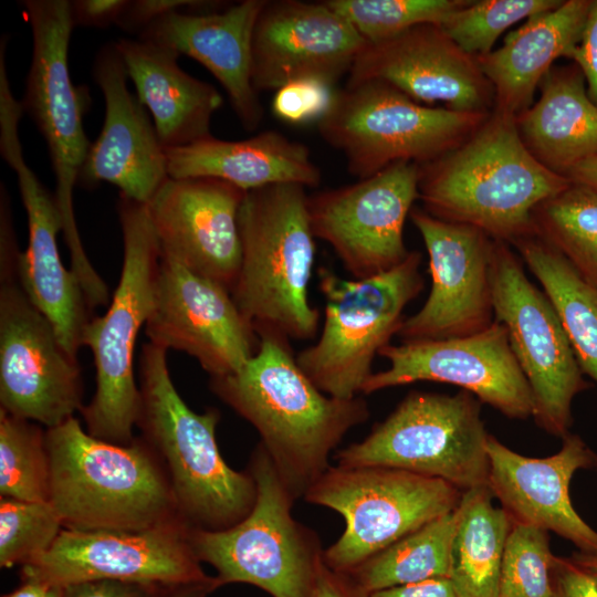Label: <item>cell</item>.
<instances>
[{
  "label": "cell",
  "instance_id": "1",
  "mask_svg": "<svg viewBox=\"0 0 597 597\" xmlns=\"http://www.w3.org/2000/svg\"><path fill=\"white\" fill-rule=\"evenodd\" d=\"M254 355L237 371L210 377V389L261 437L260 443L295 499L328 470L329 454L370 416L360 397L321 391L296 363L290 338L258 334Z\"/></svg>",
  "mask_w": 597,
  "mask_h": 597
},
{
  "label": "cell",
  "instance_id": "2",
  "mask_svg": "<svg viewBox=\"0 0 597 597\" xmlns=\"http://www.w3.org/2000/svg\"><path fill=\"white\" fill-rule=\"evenodd\" d=\"M570 182L531 155L515 116L493 109L459 146L419 166L418 189L430 216L511 245L534 233V208Z\"/></svg>",
  "mask_w": 597,
  "mask_h": 597
},
{
  "label": "cell",
  "instance_id": "3",
  "mask_svg": "<svg viewBox=\"0 0 597 597\" xmlns=\"http://www.w3.org/2000/svg\"><path fill=\"white\" fill-rule=\"evenodd\" d=\"M140 438L157 454L167 473L180 517L191 527L222 531L253 509L258 488L247 470L230 468L222 458L216 429L220 412H196L177 391L167 350L142 346L138 360Z\"/></svg>",
  "mask_w": 597,
  "mask_h": 597
},
{
  "label": "cell",
  "instance_id": "4",
  "mask_svg": "<svg viewBox=\"0 0 597 597\" xmlns=\"http://www.w3.org/2000/svg\"><path fill=\"white\" fill-rule=\"evenodd\" d=\"M49 502L64 528L143 531L181 519L167 473L140 438L97 439L72 417L45 430Z\"/></svg>",
  "mask_w": 597,
  "mask_h": 597
},
{
  "label": "cell",
  "instance_id": "5",
  "mask_svg": "<svg viewBox=\"0 0 597 597\" xmlns=\"http://www.w3.org/2000/svg\"><path fill=\"white\" fill-rule=\"evenodd\" d=\"M305 189L276 184L248 190L242 201L241 265L231 295L256 335L311 339L317 333L321 313L308 298L316 247Z\"/></svg>",
  "mask_w": 597,
  "mask_h": 597
},
{
  "label": "cell",
  "instance_id": "6",
  "mask_svg": "<svg viewBox=\"0 0 597 597\" xmlns=\"http://www.w3.org/2000/svg\"><path fill=\"white\" fill-rule=\"evenodd\" d=\"M117 213L124 248L122 271L107 311L93 316L82 335V346L93 355L96 390L80 412L91 436L129 444L139 410L134 353L153 308L160 248L147 203L119 195Z\"/></svg>",
  "mask_w": 597,
  "mask_h": 597
},
{
  "label": "cell",
  "instance_id": "7",
  "mask_svg": "<svg viewBox=\"0 0 597 597\" xmlns=\"http://www.w3.org/2000/svg\"><path fill=\"white\" fill-rule=\"evenodd\" d=\"M248 471L258 488L252 511L227 530L191 528L198 559L217 570L221 586L243 583L272 597H314L324 552L316 534L293 517L295 498L261 443Z\"/></svg>",
  "mask_w": 597,
  "mask_h": 597
},
{
  "label": "cell",
  "instance_id": "8",
  "mask_svg": "<svg viewBox=\"0 0 597 597\" xmlns=\"http://www.w3.org/2000/svg\"><path fill=\"white\" fill-rule=\"evenodd\" d=\"M421 260L419 251H410L394 269L360 280L318 269L325 300L323 329L317 342L295 358L321 391L341 399L362 394L375 356L397 335L404 310L425 287Z\"/></svg>",
  "mask_w": 597,
  "mask_h": 597
},
{
  "label": "cell",
  "instance_id": "9",
  "mask_svg": "<svg viewBox=\"0 0 597 597\" xmlns=\"http://www.w3.org/2000/svg\"><path fill=\"white\" fill-rule=\"evenodd\" d=\"M490 114L422 105L389 84L366 81L335 91L317 129L343 153L348 172L364 179L396 163L420 166L437 159Z\"/></svg>",
  "mask_w": 597,
  "mask_h": 597
},
{
  "label": "cell",
  "instance_id": "10",
  "mask_svg": "<svg viewBox=\"0 0 597 597\" xmlns=\"http://www.w3.org/2000/svg\"><path fill=\"white\" fill-rule=\"evenodd\" d=\"M21 6L31 28L32 55L20 103L49 150L71 270L84 289L92 290L102 277L85 253L73 207V190L92 143L83 126L81 93L73 85L69 70L74 28L70 0H23Z\"/></svg>",
  "mask_w": 597,
  "mask_h": 597
},
{
  "label": "cell",
  "instance_id": "11",
  "mask_svg": "<svg viewBox=\"0 0 597 597\" xmlns=\"http://www.w3.org/2000/svg\"><path fill=\"white\" fill-rule=\"evenodd\" d=\"M481 401L454 395L410 391L370 433L336 453L337 465H379L443 480L460 491L488 485L489 433Z\"/></svg>",
  "mask_w": 597,
  "mask_h": 597
},
{
  "label": "cell",
  "instance_id": "12",
  "mask_svg": "<svg viewBox=\"0 0 597 597\" xmlns=\"http://www.w3.org/2000/svg\"><path fill=\"white\" fill-rule=\"evenodd\" d=\"M462 491L454 485L400 469L329 467L304 500L339 513L345 530L323 552L325 564L348 574L427 523L454 511Z\"/></svg>",
  "mask_w": 597,
  "mask_h": 597
},
{
  "label": "cell",
  "instance_id": "13",
  "mask_svg": "<svg viewBox=\"0 0 597 597\" xmlns=\"http://www.w3.org/2000/svg\"><path fill=\"white\" fill-rule=\"evenodd\" d=\"M19 254L0 249V409L48 429L81 411L83 381L77 359L22 289Z\"/></svg>",
  "mask_w": 597,
  "mask_h": 597
},
{
  "label": "cell",
  "instance_id": "14",
  "mask_svg": "<svg viewBox=\"0 0 597 597\" xmlns=\"http://www.w3.org/2000/svg\"><path fill=\"white\" fill-rule=\"evenodd\" d=\"M494 317L505 325L511 349L528 383L533 418L549 434L565 437L573 425L574 398L590 387L559 317L527 277L509 243L494 240L492 256Z\"/></svg>",
  "mask_w": 597,
  "mask_h": 597
},
{
  "label": "cell",
  "instance_id": "15",
  "mask_svg": "<svg viewBox=\"0 0 597 597\" xmlns=\"http://www.w3.org/2000/svg\"><path fill=\"white\" fill-rule=\"evenodd\" d=\"M182 520L143 531L63 528L52 546L21 566L22 580L49 587L115 579L163 587L208 578Z\"/></svg>",
  "mask_w": 597,
  "mask_h": 597
},
{
  "label": "cell",
  "instance_id": "16",
  "mask_svg": "<svg viewBox=\"0 0 597 597\" xmlns=\"http://www.w3.org/2000/svg\"><path fill=\"white\" fill-rule=\"evenodd\" d=\"M419 165L400 161L357 182L307 196L315 238L328 243L356 280L387 272L410 251L404 227L419 199Z\"/></svg>",
  "mask_w": 597,
  "mask_h": 597
},
{
  "label": "cell",
  "instance_id": "17",
  "mask_svg": "<svg viewBox=\"0 0 597 597\" xmlns=\"http://www.w3.org/2000/svg\"><path fill=\"white\" fill-rule=\"evenodd\" d=\"M378 355L389 366L366 379L363 395L417 381L446 383L507 418L533 416L531 388L511 349L507 329L496 320L474 335L388 344Z\"/></svg>",
  "mask_w": 597,
  "mask_h": 597
},
{
  "label": "cell",
  "instance_id": "18",
  "mask_svg": "<svg viewBox=\"0 0 597 597\" xmlns=\"http://www.w3.org/2000/svg\"><path fill=\"white\" fill-rule=\"evenodd\" d=\"M429 258L431 289L422 307L405 317L401 342L470 336L494 322L492 256L494 240L482 230L437 219L423 209L409 214Z\"/></svg>",
  "mask_w": 597,
  "mask_h": 597
},
{
  "label": "cell",
  "instance_id": "19",
  "mask_svg": "<svg viewBox=\"0 0 597 597\" xmlns=\"http://www.w3.org/2000/svg\"><path fill=\"white\" fill-rule=\"evenodd\" d=\"M23 111L11 98L0 103L1 156L15 171L28 218V247L18 258V276L32 304L52 323L64 349L75 359L93 317L78 277L61 259L57 235L63 220L55 199L27 165L18 135Z\"/></svg>",
  "mask_w": 597,
  "mask_h": 597
},
{
  "label": "cell",
  "instance_id": "20",
  "mask_svg": "<svg viewBox=\"0 0 597 597\" xmlns=\"http://www.w3.org/2000/svg\"><path fill=\"white\" fill-rule=\"evenodd\" d=\"M145 334L156 346L190 355L210 377L239 370L259 346L230 291L163 254Z\"/></svg>",
  "mask_w": 597,
  "mask_h": 597
},
{
  "label": "cell",
  "instance_id": "21",
  "mask_svg": "<svg viewBox=\"0 0 597 597\" xmlns=\"http://www.w3.org/2000/svg\"><path fill=\"white\" fill-rule=\"evenodd\" d=\"M379 81L422 105L442 103L455 112L491 113L495 95L475 57L465 53L440 25L419 24L364 45L346 84Z\"/></svg>",
  "mask_w": 597,
  "mask_h": 597
},
{
  "label": "cell",
  "instance_id": "22",
  "mask_svg": "<svg viewBox=\"0 0 597 597\" xmlns=\"http://www.w3.org/2000/svg\"><path fill=\"white\" fill-rule=\"evenodd\" d=\"M241 188L217 178H168L147 203L160 254L232 291L241 265Z\"/></svg>",
  "mask_w": 597,
  "mask_h": 597
},
{
  "label": "cell",
  "instance_id": "23",
  "mask_svg": "<svg viewBox=\"0 0 597 597\" xmlns=\"http://www.w3.org/2000/svg\"><path fill=\"white\" fill-rule=\"evenodd\" d=\"M365 44L326 1L266 0L252 35V84L258 93L298 80L334 87Z\"/></svg>",
  "mask_w": 597,
  "mask_h": 597
},
{
  "label": "cell",
  "instance_id": "24",
  "mask_svg": "<svg viewBox=\"0 0 597 597\" xmlns=\"http://www.w3.org/2000/svg\"><path fill=\"white\" fill-rule=\"evenodd\" d=\"M92 77L103 94L105 116L77 184L93 188L108 182L119 189L121 196L148 203L169 178L167 155L150 114L128 88L116 41L96 52Z\"/></svg>",
  "mask_w": 597,
  "mask_h": 597
},
{
  "label": "cell",
  "instance_id": "25",
  "mask_svg": "<svg viewBox=\"0 0 597 597\" xmlns=\"http://www.w3.org/2000/svg\"><path fill=\"white\" fill-rule=\"evenodd\" d=\"M546 458L522 455L492 434L488 439L489 488L513 523L554 532L580 552L597 553V531L575 511L569 484L582 469H597V455L574 433Z\"/></svg>",
  "mask_w": 597,
  "mask_h": 597
},
{
  "label": "cell",
  "instance_id": "26",
  "mask_svg": "<svg viewBox=\"0 0 597 597\" xmlns=\"http://www.w3.org/2000/svg\"><path fill=\"white\" fill-rule=\"evenodd\" d=\"M265 2L243 0L217 11H175L137 38L166 45L205 66L226 91L242 127L252 132L264 116L251 64L253 30Z\"/></svg>",
  "mask_w": 597,
  "mask_h": 597
},
{
  "label": "cell",
  "instance_id": "27",
  "mask_svg": "<svg viewBox=\"0 0 597 597\" xmlns=\"http://www.w3.org/2000/svg\"><path fill=\"white\" fill-rule=\"evenodd\" d=\"M116 45L165 149L211 136L212 116L223 104L213 85L185 72L180 54L166 45L140 38H121Z\"/></svg>",
  "mask_w": 597,
  "mask_h": 597
},
{
  "label": "cell",
  "instance_id": "28",
  "mask_svg": "<svg viewBox=\"0 0 597 597\" xmlns=\"http://www.w3.org/2000/svg\"><path fill=\"white\" fill-rule=\"evenodd\" d=\"M590 4L591 0H564L507 33L501 48L476 57L493 86L494 111L516 116L533 104L535 91L554 62L572 59Z\"/></svg>",
  "mask_w": 597,
  "mask_h": 597
},
{
  "label": "cell",
  "instance_id": "29",
  "mask_svg": "<svg viewBox=\"0 0 597 597\" xmlns=\"http://www.w3.org/2000/svg\"><path fill=\"white\" fill-rule=\"evenodd\" d=\"M170 178L209 177L244 191L276 184L314 188L322 174L308 147L276 130L242 140L209 136L193 144L166 149Z\"/></svg>",
  "mask_w": 597,
  "mask_h": 597
},
{
  "label": "cell",
  "instance_id": "30",
  "mask_svg": "<svg viewBox=\"0 0 597 597\" xmlns=\"http://www.w3.org/2000/svg\"><path fill=\"white\" fill-rule=\"evenodd\" d=\"M538 87V101L515 116L517 132L540 164L566 176L576 164L597 155V105L575 63L553 66Z\"/></svg>",
  "mask_w": 597,
  "mask_h": 597
},
{
  "label": "cell",
  "instance_id": "31",
  "mask_svg": "<svg viewBox=\"0 0 597 597\" xmlns=\"http://www.w3.org/2000/svg\"><path fill=\"white\" fill-rule=\"evenodd\" d=\"M489 485L462 492L455 509L449 578L458 597H499L506 540L513 521L493 505Z\"/></svg>",
  "mask_w": 597,
  "mask_h": 597
},
{
  "label": "cell",
  "instance_id": "32",
  "mask_svg": "<svg viewBox=\"0 0 597 597\" xmlns=\"http://www.w3.org/2000/svg\"><path fill=\"white\" fill-rule=\"evenodd\" d=\"M553 304L584 375L597 385V289L536 233L513 242Z\"/></svg>",
  "mask_w": 597,
  "mask_h": 597
},
{
  "label": "cell",
  "instance_id": "33",
  "mask_svg": "<svg viewBox=\"0 0 597 597\" xmlns=\"http://www.w3.org/2000/svg\"><path fill=\"white\" fill-rule=\"evenodd\" d=\"M455 523L454 510L398 540L347 575L366 595L449 577Z\"/></svg>",
  "mask_w": 597,
  "mask_h": 597
},
{
  "label": "cell",
  "instance_id": "34",
  "mask_svg": "<svg viewBox=\"0 0 597 597\" xmlns=\"http://www.w3.org/2000/svg\"><path fill=\"white\" fill-rule=\"evenodd\" d=\"M532 220L534 232L597 289V191L570 182L538 203Z\"/></svg>",
  "mask_w": 597,
  "mask_h": 597
},
{
  "label": "cell",
  "instance_id": "35",
  "mask_svg": "<svg viewBox=\"0 0 597 597\" xmlns=\"http://www.w3.org/2000/svg\"><path fill=\"white\" fill-rule=\"evenodd\" d=\"M0 493L1 498L29 502H49L50 496L45 431L1 409Z\"/></svg>",
  "mask_w": 597,
  "mask_h": 597
},
{
  "label": "cell",
  "instance_id": "36",
  "mask_svg": "<svg viewBox=\"0 0 597 597\" xmlns=\"http://www.w3.org/2000/svg\"><path fill=\"white\" fill-rule=\"evenodd\" d=\"M470 0H328L367 42L394 38L419 24L440 25Z\"/></svg>",
  "mask_w": 597,
  "mask_h": 597
},
{
  "label": "cell",
  "instance_id": "37",
  "mask_svg": "<svg viewBox=\"0 0 597 597\" xmlns=\"http://www.w3.org/2000/svg\"><path fill=\"white\" fill-rule=\"evenodd\" d=\"M564 0H470L440 24L465 53L480 57L493 51L499 36L523 19L553 10Z\"/></svg>",
  "mask_w": 597,
  "mask_h": 597
},
{
  "label": "cell",
  "instance_id": "38",
  "mask_svg": "<svg viewBox=\"0 0 597 597\" xmlns=\"http://www.w3.org/2000/svg\"><path fill=\"white\" fill-rule=\"evenodd\" d=\"M63 528L50 502L1 498L0 566H22L34 559L52 546Z\"/></svg>",
  "mask_w": 597,
  "mask_h": 597
},
{
  "label": "cell",
  "instance_id": "39",
  "mask_svg": "<svg viewBox=\"0 0 597 597\" xmlns=\"http://www.w3.org/2000/svg\"><path fill=\"white\" fill-rule=\"evenodd\" d=\"M548 532L513 523L500 575L499 597H553Z\"/></svg>",
  "mask_w": 597,
  "mask_h": 597
},
{
  "label": "cell",
  "instance_id": "40",
  "mask_svg": "<svg viewBox=\"0 0 597 597\" xmlns=\"http://www.w3.org/2000/svg\"><path fill=\"white\" fill-rule=\"evenodd\" d=\"M334 93L333 86L320 81H294L275 91L272 112L280 121L292 125L317 123L328 109Z\"/></svg>",
  "mask_w": 597,
  "mask_h": 597
},
{
  "label": "cell",
  "instance_id": "41",
  "mask_svg": "<svg viewBox=\"0 0 597 597\" xmlns=\"http://www.w3.org/2000/svg\"><path fill=\"white\" fill-rule=\"evenodd\" d=\"M210 1L201 0H128L116 25L137 36L157 19L182 10L197 11L207 8Z\"/></svg>",
  "mask_w": 597,
  "mask_h": 597
},
{
  "label": "cell",
  "instance_id": "42",
  "mask_svg": "<svg viewBox=\"0 0 597 597\" xmlns=\"http://www.w3.org/2000/svg\"><path fill=\"white\" fill-rule=\"evenodd\" d=\"M551 585L553 597H597V573L570 557L553 555Z\"/></svg>",
  "mask_w": 597,
  "mask_h": 597
},
{
  "label": "cell",
  "instance_id": "43",
  "mask_svg": "<svg viewBox=\"0 0 597 597\" xmlns=\"http://www.w3.org/2000/svg\"><path fill=\"white\" fill-rule=\"evenodd\" d=\"M62 588L64 597H161L168 589L153 584L115 579L87 580Z\"/></svg>",
  "mask_w": 597,
  "mask_h": 597
},
{
  "label": "cell",
  "instance_id": "44",
  "mask_svg": "<svg viewBox=\"0 0 597 597\" xmlns=\"http://www.w3.org/2000/svg\"><path fill=\"white\" fill-rule=\"evenodd\" d=\"M572 60L585 77L589 98L597 105V0H591L583 34Z\"/></svg>",
  "mask_w": 597,
  "mask_h": 597
},
{
  "label": "cell",
  "instance_id": "45",
  "mask_svg": "<svg viewBox=\"0 0 597 597\" xmlns=\"http://www.w3.org/2000/svg\"><path fill=\"white\" fill-rule=\"evenodd\" d=\"M128 0H72L71 19L74 27L104 29L117 23Z\"/></svg>",
  "mask_w": 597,
  "mask_h": 597
},
{
  "label": "cell",
  "instance_id": "46",
  "mask_svg": "<svg viewBox=\"0 0 597 597\" xmlns=\"http://www.w3.org/2000/svg\"><path fill=\"white\" fill-rule=\"evenodd\" d=\"M314 597H367L349 575L333 570L322 558L316 576Z\"/></svg>",
  "mask_w": 597,
  "mask_h": 597
},
{
  "label": "cell",
  "instance_id": "47",
  "mask_svg": "<svg viewBox=\"0 0 597 597\" xmlns=\"http://www.w3.org/2000/svg\"><path fill=\"white\" fill-rule=\"evenodd\" d=\"M367 597H458V595L449 577H439L377 590Z\"/></svg>",
  "mask_w": 597,
  "mask_h": 597
},
{
  "label": "cell",
  "instance_id": "48",
  "mask_svg": "<svg viewBox=\"0 0 597 597\" xmlns=\"http://www.w3.org/2000/svg\"><path fill=\"white\" fill-rule=\"evenodd\" d=\"M221 586L219 579L209 576L206 579L168 588L161 597H208Z\"/></svg>",
  "mask_w": 597,
  "mask_h": 597
},
{
  "label": "cell",
  "instance_id": "49",
  "mask_svg": "<svg viewBox=\"0 0 597 597\" xmlns=\"http://www.w3.org/2000/svg\"><path fill=\"white\" fill-rule=\"evenodd\" d=\"M566 177L575 184L597 191V155L588 157L572 167Z\"/></svg>",
  "mask_w": 597,
  "mask_h": 597
},
{
  "label": "cell",
  "instance_id": "50",
  "mask_svg": "<svg viewBox=\"0 0 597 597\" xmlns=\"http://www.w3.org/2000/svg\"><path fill=\"white\" fill-rule=\"evenodd\" d=\"M50 587L36 580H22V584L2 597H46Z\"/></svg>",
  "mask_w": 597,
  "mask_h": 597
},
{
  "label": "cell",
  "instance_id": "51",
  "mask_svg": "<svg viewBox=\"0 0 597 597\" xmlns=\"http://www.w3.org/2000/svg\"><path fill=\"white\" fill-rule=\"evenodd\" d=\"M570 558L577 564L597 573V553L575 552Z\"/></svg>",
  "mask_w": 597,
  "mask_h": 597
},
{
  "label": "cell",
  "instance_id": "52",
  "mask_svg": "<svg viewBox=\"0 0 597 597\" xmlns=\"http://www.w3.org/2000/svg\"><path fill=\"white\" fill-rule=\"evenodd\" d=\"M46 597H64L63 588L59 586L50 587Z\"/></svg>",
  "mask_w": 597,
  "mask_h": 597
}]
</instances>
